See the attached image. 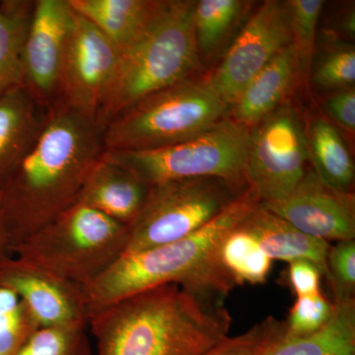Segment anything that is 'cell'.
Segmentation results:
<instances>
[{
  "label": "cell",
  "mask_w": 355,
  "mask_h": 355,
  "mask_svg": "<svg viewBox=\"0 0 355 355\" xmlns=\"http://www.w3.org/2000/svg\"><path fill=\"white\" fill-rule=\"evenodd\" d=\"M103 130L60 103L13 169L7 191L4 239L15 249L78 202L104 153Z\"/></svg>",
  "instance_id": "obj_1"
},
{
  "label": "cell",
  "mask_w": 355,
  "mask_h": 355,
  "mask_svg": "<svg viewBox=\"0 0 355 355\" xmlns=\"http://www.w3.org/2000/svg\"><path fill=\"white\" fill-rule=\"evenodd\" d=\"M231 323L223 301L169 284L105 306L88 326L95 355H207Z\"/></svg>",
  "instance_id": "obj_2"
},
{
  "label": "cell",
  "mask_w": 355,
  "mask_h": 355,
  "mask_svg": "<svg viewBox=\"0 0 355 355\" xmlns=\"http://www.w3.org/2000/svg\"><path fill=\"white\" fill-rule=\"evenodd\" d=\"M252 188L193 234L137 253L125 254L84 291L89 318L114 301L175 284L198 295L224 301L236 286L217 261L222 240L260 205Z\"/></svg>",
  "instance_id": "obj_3"
},
{
  "label": "cell",
  "mask_w": 355,
  "mask_h": 355,
  "mask_svg": "<svg viewBox=\"0 0 355 355\" xmlns=\"http://www.w3.org/2000/svg\"><path fill=\"white\" fill-rule=\"evenodd\" d=\"M195 0H161L153 18L120 60L97 116L104 128L147 96L202 69L193 31Z\"/></svg>",
  "instance_id": "obj_4"
},
{
  "label": "cell",
  "mask_w": 355,
  "mask_h": 355,
  "mask_svg": "<svg viewBox=\"0 0 355 355\" xmlns=\"http://www.w3.org/2000/svg\"><path fill=\"white\" fill-rule=\"evenodd\" d=\"M229 106L197 74L135 103L103 132L105 150L149 151L182 144L226 118Z\"/></svg>",
  "instance_id": "obj_5"
},
{
  "label": "cell",
  "mask_w": 355,
  "mask_h": 355,
  "mask_svg": "<svg viewBox=\"0 0 355 355\" xmlns=\"http://www.w3.org/2000/svg\"><path fill=\"white\" fill-rule=\"evenodd\" d=\"M130 228L77 202L16 247L18 259L85 291L127 251Z\"/></svg>",
  "instance_id": "obj_6"
},
{
  "label": "cell",
  "mask_w": 355,
  "mask_h": 355,
  "mask_svg": "<svg viewBox=\"0 0 355 355\" xmlns=\"http://www.w3.org/2000/svg\"><path fill=\"white\" fill-rule=\"evenodd\" d=\"M249 144V128L227 116L209 130L182 144L155 150H105V153L148 186L214 177L245 190L249 187L245 176Z\"/></svg>",
  "instance_id": "obj_7"
},
{
  "label": "cell",
  "mask_w": 355,
  "mask_h": 355,
  "mask_svg": "<svg viewBox=\"0 0 355 355\" xmlns=\"http://www.w3.org/2000/svg\"><path fill=\"white\" fill-rule=\"evenodd\" d=\"M245 190L214 177L150 186L141 211L128 227L130 238L125 254L137 253L193 234L227 209Z\"/></svg>",
  "instance_id": "obj_8"
},
{
  "label": "cell",
  "mask_w": 355,
  "mask_h": 355,
  "mask_svg": "<svg viewBox=\"0 0 355 355\" xmlns=\"http://www.w3.org/2000/svg\"><path fill=\"white\" fill-rule=\"evenodd\" d=\"M307 128L289 103L250 130L245 176L261 205L291 195L308 171Z\"/></svg>",
  "instance_id": "obj_9"
},
{
  "label": "cell",
  "mask_w": 355,
  "mask_h": 355,
  "mask_svg": "<svg viewBox=\"0 0 355 355\" xmlns=\"http://www.w3.org/2000/svg\"><path fill=\"white\" fill-rule=\"evenodd\" d=\"M120 55L108 37L73 10L55 102L97 123Z\"/></svg>",
  "instance_id": "obj_10"
},
{
  "label": "cell",
  "mask_w": 355,
  "mask_h": 355,
  "mask_svg": "<svg viewBox=\"0 0 355 355\" xmlns=\"http://www.w3.org/2000/svg\"><path fill=\"white\" fill-rule=\"evenodd\" d=\"M291 42L286 1L263 2L250 15L216 69L207 76L229 109L247 84Z\"/></svg>",
  "instance_id": "obj_11"
},
{
  "label": "cell",
  "mask_w": 355,
  "mask_h": 355,
  "mask_svg": "<svg viewBox=\"0 0 355 355\" xmlns=\"http://www.w3.org/2000/svg\"><path fill=\"white\" fill-rule=\"evenodd\" d=\"M261 205L305 234L327 242L354 240V193L329 186L312 170L286 198Z\"/></svg>",
  "instance_id": "obj_12"
},
{
  "label": "cell",
  "mask_w": 355,
  "mask_h": 355,
  "mask_svg": "<svg viewBox=\"0 0 355 355\" xmlns=\"http://www.w3.org/2000/svg\"><path fill=\"white\" fill-rule=\"evenodd\" d=\"M0 282L20 296L39 329L88 326L87 302L80 287L18 258L0 263Z\"/></svg>",
  "instance_id": "obj_13"
},
{
  "label": "cell",
  "mask_w": 355,
  "mask_h": 355,
  "mask_svg": "<svg viewBox=\"0 0 355 355\" xmlns=\"http://www.w3.org/2000/svg\"><path fill=\"white\" fill-rule=\"evenodd\" d=\"M73 10L69 0H37L24 49L25 85L46 106L57 98Z\"/></svg>",
  "instance_id": "obj_14"
},
{
  "label": "cell",
  "mask_w": 355,
  "mask_h": 355,
  "mask_svg": "<svg viewBox=\"0 0 355 355\" xmlns=\"http://www.w3.org/2000/svg\"><path fill=\"white\" fill-rule=\"evenodd\" d=\"M149 189L137 175L106 153L93 168L78 202L130 227L146 202Z\"/></svg>",
  "instance_id": "obj_15"
},
{
  "label": "cell",
  "mask_w": 355,
  "mask_h": 355,
  "mask_svg": "<svg viewBox=\"0 0 355 355\" xmlns=\"http://www.w3.org/2000/svg\"><path fill=\"white\" fill-rule=\"evenodd\" d=\"M297 77V58L291 44L243 89L229 109V118L251 130L284 104Z\"/></svg>",
  "instance_id": "obj_16"
},
{
  "label": "cell",
  "mask_w": 355,
  "mask_h": 355,
  "mask_svg": "<svg viewBox=\"0 0 355 355\" xmlns=\"http://www.w3.org/2000/svg\"><path fill=\"white\" fill-rule=\"evenodd\" d=\"M261 250L272 260H304L314 263L324 275L330 243L305 234L284 218L266 209L261 203L241 222Z\"/></svg>",
  "instance_id": "obj_17"
},
{
  "label": "cell",
  "mask_w": 355,
  "mask_h": 355,
  "mask_svg": "<svg viewBox=\"0 0 355 355\" xmlns=\"http://www.w3.org/2000/svg\"><path fill=\"white\" fill-rule=\"evenodd\" d=\"M51 106L25 85L0 96V169L13 170L41 132Z\"/></svg>",
  "instance_id": "obj_18"
},
{
  "label": "cell",
  "mask_w": 355,
  "mask_h": 355,
  "mask_svg": "<svg viewBox=\"0 0 355 355\" xmlns=\"http://www.w3.org/2000/svg\"><path fill=\"white\" fill-rule=\"evenodd\" d=\"M69 3L121 51L144 31L161 0H69Z\"/></svg>",
  "instance_id": "obj_19"
},
{
  "label": "cell",
  "mask_w": 355,
  "mask_h": 355,
  "mask_svg": "<svg viewBox=\"0 0 355 355\" xmlns=\"http://www.w3.org/2000/svg\"><path fill=\"white\" fill-rule=\"evenodd\" d=\"M266 355H355V299L334 303L323 327L305 335L286 334Z\"/></svg>",
  "instance_id": "obj_20"
},
{
  "label": "cell",
  "mask_w": 355,
  "mask_h": 355,
  "mask_svg": "<svg viewBox=\"0 0 355 355\" xmlns=\"http://www.w3.org/2000/svg\"><path fill=\"white\" fill-rule=\"evenodd\" d=\"M252 2L200 0L193 9V31L200 64L223 55Z\"/></svg>",
  "instance_id": "obj_21"
},
{
  "label": "cell",
  "mask_w": 355,
  "mask_h": 355,
  "mask_svg": "<svg viewBox=\"0 0 355 355\" xmlns=\"http://www.w3.org/2000/svg\"><path fill=\"white\" fill-rule=\"evenodd\" d=\"M307 140L312 171L329 186L352 191L354 159L336 125L326 119H315L307 128Z\"/></svg>",
  "instance_id": "obj_22"
},
{
  "label": "cell",
  "mask_w": 355,
  "mask_h": 355,
  "mask_svg": "<svg viewBox=\"0 0 355 355\" xmlns=\"http://www.w3.org/2000/svg\"><path fill=\"white\" fill-rule=\"evenodd\" d=\"M34 4H0V96L25 84V42Z\"/></svg>",
  "instance_id": "obj_23"
},
{
  "label": "cell",
  "mask_w": 355,
  "mask_h": 355,
  "mask_svg": "<svg viewBox=\"0 0 355 355\" xmlns=\"http://www.w3.org/2000/svg\"><path fill=\"white\" fill-rule=\"evenodd\" d=\"M240 224L222 240L217 261L236 286L265 284L272 260Z\"/></svg>",
  "instance_id": "obj_24"
},
{
  "label": "cell",
  "mask_w": 355,
  "mask_h": 355,
  "mask_svg": "<svg viewBox=\"0 0 355 355\" xmlns=\"http://www.w3.org/2000/svg\"><path fill=\"white\" fill-rule=\"evenodd\" d=\"M313 58L310 76L318 90L335 91L354 88V44L331 40Z\"/></svg>",
  "instance_id": "obj_25"
},
{
  "label": "cell",
  "mask_w": 355,
  "mask_h": 355,
  "mask_svg": "<svg viewBox=\"0 0 355 355\" xmlns=\"http://www.w3.org/2000/svg\"><path fill=\"white\" fill-rule=\"evenodd\" d=\"M292 42L297 58L298 76L307 80L316 51L318 26L323 12V0H288Z\"/></svg>",
  "instance_id": "obj_26"
},
{
  "label": "cell",
  "mask_w": 355,
  "mask_h": 355,
  "mask_svg": "<svg viewBox=\"0 0 355 355\" xmlns=\"http://www.w3.org/2000/svg\"><path fill=\"white\" fill-rule=\"evenodd\" d=\"M38 329L20 296L0 282V355H17Z\"/></svg>",
  "instance_id": "obj_27"
},
{
  "label": "cell",
  "mask_w": 355,
  "mask_h": 355,
  "mask_svg": "<svg viewBox=\"0 0 355 355\" xmlns=\"http://www.w3.org/2000/svg\"><path fill=\"white\" fill-rule=\"evenodd\" d=\"M286 334V321L268 317L242 335L224 338L207 355H266Z\"/></svg>",
  "instance_id": "obj_28"
},
{
  "label": "cell",
  "mask_w": 355,
  "mask_h": 355,
  "mask_svg": "<svg viewBox=\"0 0 355 355\" xmlns=\"http://www.w3.org/2000/svg\"><path fill=\"white\" fill-rule=\"evenodd\" d=\"M17 355H94L85 328L38 329Z\"/></svg>",
  "instance_id": "obj_29"
},
{
  "label": "cell",
  "mask_w": 355,
  "mask_h": 355,
  "mask_svg": "<svg viewBox=\"0 0 355 355\" xmlns=\"http://www.w3.org/2000/svg\"><path fill=\"white\" fill-rule=\"evenodd\" d=\"M327 279L330 282L336 303L354 300L355 293V241H338L330 248L327 258Z\"/></svg>",
  "instance_id": "obj_30"
},
{
  "label": "cell",
  "mask_w": 355,
  "mask_h": 355,
  "mask_svg": "<svg viewBox=\"0 0 355 355\" xmlns=\"http://www.w3.org/2000/svg\"><path fill=\"white\" fill-rule=\"evenodd\" d=\"M333 311L334 303L324 297L321 291L298 296L286 321L287 335H305L318 330L329 321Z\"/></svg>",
  "instance_id": "obj_31"
},
{
  "label": "cell",
  "mask_w": 355,
  "mask_h": 355,
  "mask_svg": "<svg viewBox=\"0 0 355 355\" xmlns=\"http://www.w3.org/2000/svg\"><path fill=\"white\" fill-rule=\"evenodd\" d=\"M324 109L327 114L338 125L349 132H354V88L331 92L324 101Z\"/></svg>",
  "instance_id": "obj_32"
},
{
  "label": "cell",
  "mask_w": 355,
  "mask_h": 355,
  "mask_svg": "<svg viewBox=\"0 0 355 355\" xmlns=\"http://www.w3.org/2000/svg\"><path fill=\"white\" fill-rule=\"evenodd\" d=\"M322 275L320 268L310 261L300 260L289 263L288 282L297 297L320 292Z\"/></svg>",
  "instance_id": "obj_33"
},
{
  "label": "cell",
  "mask_w": 355,
  "mask_h": 355,
  "mask_svg": "<svg viewBox=\"0 0 355 355\" xmlns=\"http://www.w3.org/2000/svg\"><path fill=\"white\" fill-rule=\"evenodd\" d=\"M342 15L340 16V28L345 36L349 40L354 39L355 32V13L354 7L349 6V8L343 11Z\"/></svg>",
  "instance_id": "obj_34"
}]
</instances>
